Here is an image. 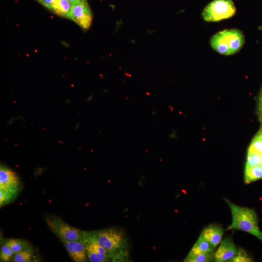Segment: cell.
I'll return each mask as SVG.
<instances>
[{"instance_id": "1", "label": "cell", "mask_w": 262, "mask_h": 262, "mask_svg": "<svg viewBox=\"0 0 262 262\" xmlns=\"http://www.w3.org/2000/svg\"><path fill=\"white\" fill-rule=\"evenodd\" d=\"M86 234L111 253L114 256L113 262L126 260L127 243L121 230L109 228L86 231Z\"/></svg>"}, {"instance_id": "2", "label": "cell", "mask_w": 262, "mask_h": 262, "mask_svg": "<svg viewBox=\"0 0 262 262\" xmlns=\"http://www.w3.org/2000/svg\"><path fill=\"white\" fill-rule=\"evenodd\" d=\"M232 214V223L227 229L240 230L249 233L262 241V232L258 225V219L255 211L241 207L225 199Z\"/></svg>"}, {"instance_id": "3", "label": "cell", "mask_w": 262, "mask_h": 262, "mask_svg": "<svg viewBox=\"0 0 262 262\" xmlns=\"http://www.w3.org/2000/svg\"><path fill=\"white\" fill-rule=\"evenodd\" d=\"M212 48L224 55H231L238 52L245 43L243 33L237 29L224 30L214 34L210 39Z\"/></svg>"}, {"instance_id": "4", "label": "cell", "mask_w": 262, "mask_h": 262, "mask_svg": "<svg viewBox=\"0 0 262 262\" xmlns=\"http://www.w3.org/2000/svg\"><path fill=\"white\" fill-rule=\"evenodd\" d=\"M236 11L232 0H213L205 7L201 16L207 22H218L232 17Z\"/></svg>"}, {"instance_id": "5", "label": "cell", "mask_w": 262, "mask_h": 262, "mask_svg": "<svg viewBox=\"0 0 262 262\" xmlns=\"http://www.w3.org/2000/svg\"><path fill=\"white\" fill-rule=\"evenodd\" d=\"M46 223L56 235L62 241L82 242L86 231L69 225L61 218L54 216L46 218Z\"/></svg>"}, {"instance_id": "6", "label": "cell", "mask_w": 262, "mask_h": 262, "mask_svg": "<svg viewBox=\"0 0 262 262\" xmlns=\"http://www.w3.org/2000/svg\"><path fill=\"white\" fill-rule=\"evenodd\" d=\"M70 19L84 29L90 27L92 15L87 0H81L71 5Z\"/></svg>"}, {"instance_id": "7", "label": "cell", "mask_w": 262, "mask_h": 262, "mask_svg": "<svg viewBox=\"0 0 262 262\" xmlns=\"http://www.w3.org/2000/svg\"><path fill=\"white\" fill-rule=\"evenodd\" d=\"M84 245L88 261L91 262H113V255L96 241L85 234L82 242Z\"/></svg>"}, {"instance_id": "8", "label": "cell", "mask_w": 262, "mask_h": 262, "mask_svg": "<svg viewBox=\"0 0 262 262\" xmlns=\"http://www.w3.org/2000/svg\"><path fill=\"white\" fill-rule=\"evenodd\" d=\"M20 188V179L16 174L8 167L1 165L0 189L9 192L16 196Z\"/></svg>"}, {"instance_id": "9", "label": "cell", "mask_w": 262, "mask_h": 262, "mask_svg": "<svg viewBox=\"0 0 262 262\" xmlns=\"http://www.w3.org/2000/svg\"><path fill=\"white\" fill-rule=\"evenodd\" d=\"M238 249L231 237H226L220 243L214 253V260L217 262H231L238 253Z\"/></svg>"}, {"instance_id": "10", "label": "cell", "mask_w": 262, "mask_h": 262, "mask_svg": "<svg viewBox=\"0 0 262 262\" xmlns=\"http://www.w3.org/2000/svg\"><path fill=\"white\" fill-rule=\"evenodd\" d=\"M68 254L75 262L88 261L86 249L82 242L76 241H62Z\"/></svg>"}, {"instance_id": "11", "label": "cell", "mask_w": 262, "mask_h": 262, "mask_svg": "<svg viewBox=\"0 0 262 262\" xmlns=\"http://www.w3.org/2000/svg\"><path fill=\"white\" fill-rule=\"evenodd\" d=\"M224 231L220 226L210 224L202 230L200 235L216 247L222 241Z\"/></svg>"}, {"instance_id": "12", "label": "cell", "mask_w": 262, "mask_h": 262, "mask_svg": "<svg viewBox=\"0 0 262 262\" xmlns=\"http://www.w3.org/2000/svg\"><path fill=\"white\" fill-rule=\"evenodd\" d=\"M262 179V167L261 165L246 164L244 172V181L248 184Z\"/></svg>"}, {"instance_id": "13", "label": "cell", "mask_w": 262, "mask_h": 262, "mask_svg": "<svg viewBox=\"0 0 262 262\" xmlns=\"http://www.w3.org/2000/svg\"><path fill=\"white\" fill-rule=\"evenodd\" d=\"M213 252L202 253L190 250L184 260L185 262H208L214 260Z\"/></svg>"}, {"instance_id": "14", "label": "cell", "mask_w": 262, "mask_h": 262, "mask_svg": "<svg viewBox=\"0 0 262 262\" xmlns=\"http://www.w3.org/2000/svg\"><path fill=\"white\" fill-rule=\"evenodd\" d=\"M2 242L7 245L15 254L31 246L26 241L19 239H4Z\"/></svg>"}, {"instance_id": "15", "label": "cell", "mask_w": 262, "mask_h": 262, "mask_svg": "<svg viewBox=\"0 0 262 262\" xmlns=\"http://www.w3.org/2000/svg\"><path fill=\"white\" fill-rule=\"evenodd\" d=\"M215 248V247L200 235L191 250L196 252L208 253L213 252Z\"/></svg>"}, {"instance_id": "16", "label": "cell", "mask_w": 262, "mask_h": 262, "mask_svg": "<svg viewBox=\"0 0 262 262\" xmlns=\"http://www.w3.org/2000/svg\"><path fill=\"white\" fill-rule=\"evenodd\" d=\"M34 258L33 248L30 246L14 254L12 261L14 262H30L34 261Z\"/></svg>"}, {"instance_id": "17", "label": "cell", "mask_w": 262, "mask_h": 262, "mask_svg": "<svg viewBox=\"0 0 262 262\" xmlns=\"http://www.w3.org/2000/svg\"><path fill=\"white\" fill-rule=\"evenodd\" d=\"M71 4L68 0H59L52 11L61 16L70 18Z\"/></svg>"}, {"instance_id": "18", "label": "cell", "mask_w": 262, "mask_h": 262, "mask_svg": "<svg viewBox=\"0 0 262 262\" xmlns=\"http://www.w3.org/2000/svg\"><path fill=\"white\" fill-rule=\"evenodd\" d=\"M249 152H255L262 154V127L253 138L248 149Z\"/></svg>"}, {"instance_id": "19", "label": "cell", "mask_w": 262, "mask_h": 262, "mask_svg": "<svg viewBox=\"0 0 262 262\" xmlns=\"http://www.w3.org/2000/svg\"><path fill=\"white\" fill-rule=\"evenodd\" d=\"M14 253L9 247L3 243L0 250V260L2 262H8L12 261Z\"/></svg>"}, {"instance_id": "20", "label": "cell", "mask_w": 262, "mask_h": 262, "mask_svg": "<svg viewBox=\"0 0 262 262\" xmlns=\"http://www.w3.org/2000/svg\"><path fill=\"white\" fill-rule=\"evenodd\" d=\"M262 164V154L255 152H247L246 164L250 165H261Z\"/></svg>"}, {"instance_id": "21", "label": "cell", "mask_w": 262, "mask_h": 262, "mask_svg": "<svg viewBox=\"0 0 262 262\" xmlns=\"http://www.w3.org/2000/svg\"><path fill=\"white\" fill-rule=\"evenodd\" d=\"M16 196L9 192L0 189V206H3L12 201Z\"/></svg>"}, {"instance_id": "22", "label": "cell", "mask_w": 262, "mask_h": 262, "mask_svg": "<svg viewBox=\"0 0 262 262\" xmlns=\"http://www.w3.org/2000/svg\"><path fill=\"white\" fill-rule=\"evenodd\" d=\"M252 261V259L248 256L246 252L242 249H239L238 254L231 261V262H249Z\"/></svg>"}, {"instance_id": "23", "label": "cell", "mask_w": 262, "mask_h": 262, "mask_svg": "<svg viewBox=\"0 0 262 262\" xmlns=\"http://www.w3.org/2000/svg\"><path fill=\"white\" fill-rule=\"evenodd\" d=\"M58 0H42L40 2L45 7L52 11Z\"/></svg>"}, {"instance_id": "24", "label": "cell", "mask_w": 262, "mask_h": 262, "mask_svg": "<svg viewBox=\"0 0 262 262\" xmlns=\"http://www.w3.org/2000/svg\"><path fill=\"white\" fill-rule=\"evenodd\" d=\"M258 114L260 121H262V89L261 91L258 102Z\"/></svg>"}, {"instance_id": "25", "label": "cell", "mask_w": 262, "mask_h": 262, "mask_svg": "<svg viewBox=\"0 0 262 262\" xmlns=\"http://www.w3.org/2000/svg\"><path fill=\"white\" fill-rule=\"evenodd\" d=\"M68 1L70 3V4L72 5L73 4V3L77 2V1H79L81 0H68Z\"/></svg>"}, {"instance_id": "26", "label": "cell", "mask_w": 262, "mask_h": 262, "mask_svg": "<svg viewBox=\"0 0 262 262\" xmlns=\"http://www.w3.org/2000/svg\"><path fill=\"white\" fill-rule=\"evenodd\" d=\"M151 113L153 115H156V112L155 111H152Z\"/></svg>"}, {"instance_id": "27", "label": "cell", "mask_w": 262, "mask_h": 262, "mask_svg": "<svg viewBox=\"0 0 262 262\" xmlns=\"http://www.w3.org/2000/svg\"><path fill=\"white\" fill-rule=\"evenodd\" d=\"M37 1H38L39 2H40L42 0H37Z\"/></svg>"}, {"instance_id": "28", "label": "cell", "mask_w": 262, "mask_h": 262, "mask_svg": "<svg viewBox=\"0 0 262 262\" xmlns=\"http://www.w3.org/2000/svg\"><path fill=\"white\" fill-rule=\"evenodd\" d=\"M261 126H262V121H261Z\"/></svg>"}, {"instance_id": "29", "label": "cell", "mask_w": 262, "mask_h": 262, "mask_svg": "<svg viewBox=\"0 0 262 262\" xmlns=\"http://www.w3.org/2000/svg\"><path fill=\"white\" fill-rule=\"evenodd\" d=\"M261 165L262 166V164Z\"/></svg>"}]
</instances>
